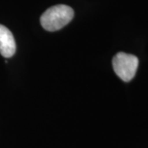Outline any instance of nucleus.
<instances>
[{"mask_svg": "<svg viewBox=\"0 0 148 148\" xmlns=\"http://www.w3.org/2000/svg\"><path fill=\"white\" fill-rule=\"evenodd\" d=\"M74 16L73 9L64 4L48 8L40 16V23L48 32H55L68 25Z\"/></svg>", "mask_w": 148, "mask_h": 148, "instance_id": "f257e3e1", "label": "nucleus"}, {"mask_svg": "<svg viewBox=\"0 0 148 148\" xmlns=\"http://www.w3.org/2000/svg\"><path fill=\"white\" fill-rule=\"evenodd\" d=\"M138 63V58L135 55L123 52L117 53L112 61L115 73L123 82H129L134 77Z\"/></svg>", "mask_w": 148, "mask_h": 148, "instance_id": "f03ea898", "label": "nucleus"}, {"mask_svg": "<svg viewBox=\"0 0 148 148\" xmlns=\"http://www.w3.org/2000/svg\"><path fill=\"white\" fill-rule=\"evenodd\" d=\"M16 53V42L10 30L0 24V53L4 58H11Z\"/></svg>", "mask_w": 148, "mask_h": 148, "instance_id": "7ed1b4c3", "label": "nucleus"}]
</instances>
